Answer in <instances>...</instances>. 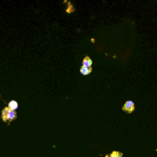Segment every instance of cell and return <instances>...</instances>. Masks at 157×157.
<instances>
[{
  "mask_svg": "<svg viewBox=\"0 0 157 157\" xmlns=\"http://www.w3.org/2000/svg\"><path fill=\"white\" fill-rule=\"evenodd\" d=\"M81 73L84 75H87L89 74H90L92 72V67H85L84 66H82L80 69Z\"/></svg>",
  "mask_w": 157,
  "mask_h": 157,
  "instance_id": "obj_3",
  "label": "cell"
},
{
  "mask_svg": "<svg viewBox=\"0 0 157 157\" xmlns=\"http://www.w3.org/2000/svg\"><path fill=\"white\" fill-rule=\"evenodd\" d=\"M135 109V104L132 101H127L122 108V110L127 114H132Z\"/></svg>",
  "mask_w": 157,
  "mask_h": 157,
  "instance_id": "obj_2",
  "label": "cell"
},
{
  "mask_svg": "<svg viewBox=\"0 0 157 157\" xmlns=\"http://www.w3.org/2000/svg\"><path fill=\"white\" fill-rule=\"evenodd\" d=\"M93 64L92 60L89 56H86L82 62V66L85 67H90Z\"/></svg>",
  "mask_w": 157,
  "mask_h": 157,
  "instance_id": "obj_4",
  "label": "cell"
},
{
  "mask_svg": "<svg viewBox=\"0 0 157 157\" xmlns=\"http://www.w3.org/2000/svg\"><path fill=\"white\" fill-rule=\"evenodd\" d=\"M2 118L3 122L9 123L16 119L17 113L15 111L12 110L9 107H6L2 112Z\"/></svg>",
  "mask_w": 157,
  "mask_h": 157,
  "instance_id": "obj_1",
  "label": "cell"
},
{
  "mask_svg": "<svg viewBox=\"0 0 157 157\" xmlns=\"http://www.w3.org/2000/svg\"><path fill=\"white\" fill-rule=\"evenodd\" d=\"M18 103L17 101H14V100H12L11 101H10L9 102V104H8V107L11 109L12 110H16L17 108H18Z\"/></svg>",
  "mask_w": 157,
  "mask_h": 157,
  "instance_id": "obj_5",
  "label": "cell"
},
{
  "mask_svg": "<svg viewBox=\"0 0 157 157\" xmlns=\"http://www.w3.org/2000/svg\"><path fill=\"white\" fill-rule=\"evenodd\" d=\"M122 156H123V153H121L120 152H117V151H114L109 155L106 156V157H122Z\"/></svg>",
  "mask_w": 157,
  "mask_h": 157,
  "instance_id": "obj_6",
  "label": "cell"
}]
</instances>
